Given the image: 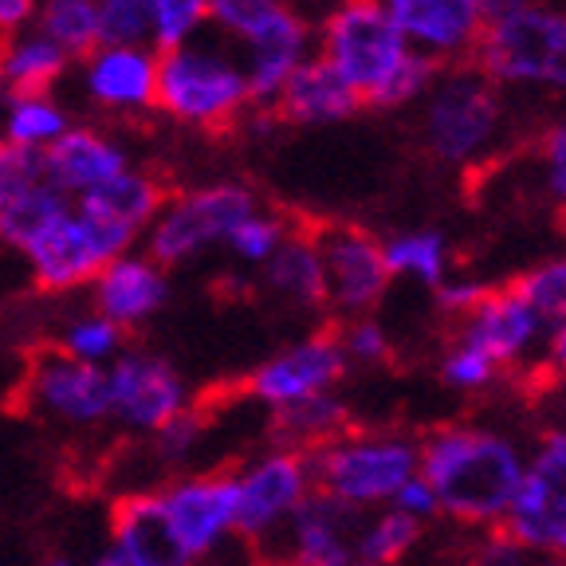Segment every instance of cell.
<instances>
[{
  "label": "cell",
  "mask_w": 566,
  "mask_h": 566,
  "mask_svg": "<svg viewBox=\"0 0 566 566\" xmlns=\"http://www.w3.org/2000/svg\"><path fill=\"white\" fill-rule=\"evenodd\" d=\"M166 197L169 193L158 177L130 166L115 181H106L95 193L80 197V201L71 205H75L80 221L87 224V232L95 237L106 264H111V260L126 256V252H134L142 244V237H146L150 221L158 217L161 205H166Z\"/></svg>",
  "instance_id": "14"
},
{
  "label": "cell",
  "mask_w": 566,
  "mask_h": 566,
  "mask_svg": "<svg viewBox=\"0 0 566 566\" xmlns=\"http://www.w3.org/2000/svg\"><path fill=\"white\" fill-rule=\"evenodd\" d=\"M4 98H9V83H4V67H0V106H4Z\"/></svg>",
  "instance_id": "52"
},
{
  "label": "cell",
  "mask_w": 566,
  "mask_h": 566,
  "mask_svg": "<svg viewBox=\"0 0 566 566\" xmlns=\"http://www.w3.org/2000/svg\"><path fill=\"white\" fill-rule=\"evenodd\" d=\"M287 12H292L287 0H209V20L224 35H232L240 48L252 44L272 24H280Z\"/></svg>",
  "instance_id": "36"
},
{
  "label": "cell",
  "mask_w": 566,
  "mask_h": 566,
  "mask_svg": "<svg viewBox=\"0 0 566 566\" xmlns=\"http://www.w3.org/2000/svg\"><path fill=\"white\" fill-rule=\"evenodd\" d=\"M523 558H527V551L504 527L488 531L484 543L476 547V566H523Z\"/></svg>",
  "instance_id": "46"
},
{
  "label": "cell",
  "mask_w": 566,
  "mask_h": 566,
  "mask_svg": "<svg viewBox=\"0 0 566 566\" xmlns=\"http://www.w3.org/2000/svg\"><path fill=\"white\" fill-rule=\"evenodd\" d=\"M272 424H275V444L315 452L350 429V409H346V401L338 394H323V398H311L303 406L272 413Z\"/></svg>",
  "instance_id": "28"
},
{
  "label": "cell",
  "mask_w": 566,
  "mask_h": 566,
  "mask_svg": "<svg viewBox=\"0 0 566 566\" xmlns=\"http://www.w3.org/2000/svg\"><path fill=\"white\" fill-rule=\"evenodd\" d=\"M311 40H315L311 24L292 9L280 24H272L264 35H256L252 44H244V63H240V67H244L252 106L272 111L283 83L292 80V71L311 55Z\"/></svg>",
  "instance_id": "23"
},
{
  "label": "cell",
  "mask_w": 566,
  "mask_h": 566,
  "mask_svg": "<svg viewBox=\"0 0 566 566\" xmlns=\"http://www.w3.org/2000/svg\"><path fill=\"white\" fill-rule=\"evenodd\" d=\"M44 566H75V563H67V558H52V563H44Z\"/></svg>",
  "instance_id": "53"
},
{
  "label": "cell",
  "mask_w": 566,
  "mask_h": 566,
  "mask_svg": "<svg viewBox=\"0 0 566 566\" xmlns=\"http://www.w3.org/2000/svg\"><path fill=\"white\" fill-rule=\"evenodd\" d=\"M543 193L566 217V123L551 126L543 134Z\"/></svg>",
  "instance_id": "44"
},
{
  "label": "cell",
  "mask_w": 566,
  "mask_h": 566,
  "mask_svg": "<svg viewBox=\"0 0 566 566\" xmlns=\"http://www.w3.org/2000/svg\"><path fill=\"white\" fill-rule=\"evenodd\" d=\"M547 370L563 374L566 378V315L558 323H551V335H547Z\"/></svg>",
  "instance_id": "49"
},
{
  "label": "cell",
  "mask_w": 566,
  "mask_h": 566,
  "mask_svg": "<svg viewBox=\"0 0 566 566\" xmlns=\"http://www.w3.org/2000/svg\"><path fill=\"white\" fill-rule=\"evenodd\" d=\"M111 547L138 566H193L161 520L154 492H130L111 515Z\"/></svg>",
  "instance_id": "25"
},
{
  "label": "cell",
  "mask_w": 566,
  "mask_h": 566,
  "mask_svg": "<svg viewBox=\"0 0 566 566\" xmlns=\"http://www.w3.org/2000/svg\"><path fill=\"white\" fill-rule=\"evenodd\" d=\"M315 495L311 452L272 444L232 472V500H237V539L264 547L275 539L292 515Z\"/></svg>",
  "instance_id": "7"
},
{
  "label": "cell",
  "mask_w": 566,
  "mask_h": 566,
  "mask_svg": "<svg viewBox=\"0 0 566 566\" xmlns=\"http://www.w3.org/2000/svg\"><path fill=\"white\" fill-rule=\"evenodd\" d=\"M315 240L327 272V307H335L343 318L370 315L394 283L381 256V240L358 224H331L318 229Z\"/></svg>",
  "instance_id": "13"
},
{
  "label": "cell",
  "mask_w": 566,
  "mask_h": 566,
  "mask_svg": "<svg viewBox=\"0 0 566 566\" xmlns=\"http://www.w3.org/2000/svg\"><path fill=\"white\" fill-rule=\"evenodd\" d=\"M83 566H138V563H130V558L123 555V551H115V547H106V551H98L91 563H83Z\"/></svg>",
  "instance_id": "51"
},
{
  "label": "cell",
  "mask_w": 566,
  "mask_h": 566,
  "mask_svg": "<svg viewBox=\"0 0 566 566\" xmlns=\"http://www.w3.org/2000/svg\"><path fill=\"white\" fill-rule=\"evenodd\" d=\"M98 48H154V0H95Z\"/></svg>",
  "instance_id": "35"
},
{
  "label": "cell",
  "mask_w": 566,
  "mask_h": 566,
  "mask_svg": "<svg viewBox=\"0 0 566 566\" xmlns=\"http://www.w3.org/2000/svg\"><path fill=\"white\" fill-rule=\"evenodd\" d=\"M381 256H386L389 275H406L424 287H441L449 280V240L433 229H413L381 240Z\"/></svg>",
  "instance_id": "32"
},
{
  "label": "cell",
  "mask_w": 566,
  "mask_h": 566,
  "mask_svg": "<svg viewBox=\"0 0 566 566\" xmlns=\"http://www.w3.org/2000/svg\"><path fill=\"white\" fill-rule=\"evenodd\" d=\"M389 507H398V512H406V515H413L417 523H429V520H437L441 515V507H437V495H433V488L424 484L421 476H413L406 488H401L398 495H394V504Z\"/></svg>",
  "instance_id": "47"
},
{
  "label": "cell",
  "mask_w": 566,
  "mask_h": 566,
  "mask_svg": "<svg viewBox=\"0 0 566 566\" xmlns=\"http://www.w3.org/2000/svg\"><path fill=\"white\" fill-rule=\"evenodd\" d=\"M24 401L32 413L63 429H98L111 421V398H106V370L83 366L60 350L35 358L24 381Z\"/></svg>",
  "instance_id": "15"
},
{
  "label": "cell",
  "mask_w": 566,
  "mask_h": 566,
  "mask_svg": "<svg viewBox=\"0 0 566 566\" xmlns=\"http://www.w3.org/2000/svg\"><path fill=\"white\" fill-rule=\"evenodd\" d=\"M338 346H343L346 363L354 366H381L389 358V350H394L389 331L374 315L346 318V327L338 331Z\"/></svg>",
  "instance_id": "42"
},
{
  "label": "cell",
  "mask_w": 566,
  "mask_h": 566,
  "mask_svg": "<svg viewBox=\"0 0 566 566\" xmlns=\"http://www.w3.org/2000/svg\"><path fill=\"white\" fill-rule=\"evenodd\" d=\"M0 67L9 95H52L55 83L67 75L71 60L40 32H17L0 40Z\"/></svg>",
  "instance_id": "27"
},
{
  "label": "cell",
  "mask_w": 566,
  "mask_h": 566,
  "mask_svg": "<svg viewBox=\"0 0 566 566\" xmlns=\"http://www.w3.org/2000/svg\"><path fill=\"white\" fill-rule=\"evenodd\" d=\"M35 0H0V40L24 32L28 24L35 20Z\"/></svg>",
  "instance_id": "48"
},
{
  "label": "cell",
  "mask_w": 566,
  "mask_h": 566,
  "mask_svg": "<svg viewBox=\"0 0 566 566\" xmlns=\"http://www.w3.org/2000/svg\"><path fill=\"white\" fill-rule=\"evenodd\" d=\"M354 111H363L358 95L315 52L292 71V80L283 83L280 98L272 103V115H280L283 123H295V126H331L350 118Z\"/></svg>",
  "instance_id": "24"
},
{
  "label": "cell",
  "mask_w": 566,
  "mask_h": 566,
  "mask_svg": "<svg viewBox=\"0 0 566 566\" xmlns=\"http://www.w3.org/2000/svg\"><path fill=\"white\" fill-rule=\"evenodd\" d=\"M201 437H205V413L189 406L186 413L174 417L169 424H161L158 433L150 437L154 460H158V464H166V469H181V464H189V460H193Z\"/></svg>",
  "instance_id": "41"
},
{
  "label": "cell",
  "mask_w": 566,
  "mask_h": 566,
  "mask_svg": "<svg viewBox=\"0 0 566 566\" xmlns=\"http://www.w3.org/2000/svg\"><path fill=\"white\" fill-rule=\"evenodd\" d=\"M67 209H71V197H63L48 181H35L32 189H24L9 209L0 212V244L24 256L28 248L44 237Z\"/></svg>",
  "instance_id": "31"
},
{
  "label": "cell",
  "mask_w": 566,
  "mask_h": 566,
  "mask_svg": "<svg viewBox=\"0 0 566 566\" xmlns=\"http://www.w3.org/2000/svg\"><path fill=\"white\" fill-rule=\"evenodd\" d=\"M158 48H95L83 60V95L111 115H146L158 103Z\"/></svg>",
  "instance_id": "18"
},
{
  "label": "cell",
  "mask_w": 566,
  "mask_h": 566,
  "mask_svg": "<svg viewBox=\"0 0 566 566\" xmlns=\"http://www.w3.org/2000/svg\"><path fill=\"white\" fill-rule=\"evenodd\" d=\"M35 181H44V166H40V154L17 150L0 138V212L9 209L24 189H32Z\"/></svg>",
  "instance_id": "43"
},
{
  "label": "cell",
  "mask_w": 566,
  "mask_h": 566,
  "mask_svg": "<svg viewBox=\"0 0 566 566\" xmlns=\"http://www.w3.org/2000/svg\"><path fill=\"white\" fill-rule=\"evenodd\" d=\"M531 0H480V9H484V20H500L507 12H520L527 9Z\"/></svg>",
  "instance_id": "50"
},
{
  "label": "cell",
  "mask_w": 566,
  "mask_h": 566,
  "mask_svg": "<svg viewBox=\"0 0 566 566\" xmlns=\"http://www.w3.org/2000/svg\"><path fill=\"white\" fill-rule=\"evenodd\" d=\"M476 71L504 87H566V12L531 0L527 9L488 20L472 52Z\"/></svg>",
  "instance_id": "5"
},
{
  "label": "cell",
  "mask_w": 566,
  "mask_h": 566,
  "mask_svg": "<svg viewBox=\"0 0 566 566\" xmlns=\"http://www.w3.org/2000/svg\"><path fill=\"white\" fill-rule=\"evenodd\" d=\"M35 20H40L35 32L48 35L67 60H87L98 48L95 0H44L35 9Z\"/></svg>",
  "instance_id": "33"
},
{
  "label": "cell",
  "mask_w": 566,
  "mask_h": 566,
  "mask_svg": "<svg viewBox=\"0 0 566 566\" xmlns=\"http://www.w3.org/2000/svg\"><path fill=\"white\" fill-rule=\"evenodd\" d=\"M433 292H437V307L460 323V318L472 315V307L484 300L488 287H484V283H476V280H444L441 287H433Z\"/></svg>",
  "instance_id": "45"
},
{
  "label": "cell",
  "mask_w": 566,
  "mask_h": 566,
  "mask_svg": "<svg viewBox=\"0 0 566 566\" xmlns=\"http://www.w3.org/2000/svg\"><path fill=\"white\" fill-rule=\"evenodd\" d=\"M169 300V275L154 264L146 252H126V256L103 264V272L91 280V311L111 318L118 331H134L150 323Z\"/></svg>",
  "instance_id": "20"
},
{
  "label": "cell",
  "mask_w": 566,
  "mask_h": 566,
  "mask_svg": "<svg viewBox=\"0 0 566 566\" xmlns=\"http://www.w3.org/2000/svg\"><path fill=\"white\" fill-rule=\"evenodd\" d=\"M346 370H350V363L338 346V335L315 331V335L264 358L248 374L244 394L260 401L268 413H283V409L303 406V401L323 398V394H338V381L346 378Z\"/></svg>",
  "instance_id": "12"
},
{
  "label": "cell",
  "mask_w": 566,
  "mask_h": 566,
  "mask_svg": "<svg viewBox=\"0 0 566 566\" xmlns=\"http://www.w3.org/2000/svg\"><path fill=\"white\" fill-rule=\"evenodd\" d=\"M287 224L275 217V212H264L256 209L252 217H244V221L237 224V229L229 232V240H224V248H229V256L237 260V264H248V268H264L268 260L280 252V244L287 240Z\"/></svg>",
  "instance_id": "37"
},
{
  "label": "cell",
  "mask_w": 566,
  "mask_h": 566,
  "mask_svg": "<svg viewBox=\"0 0 566 566\" xmlns=\"http://www.w3.org/2000/svg\"><path fill=\"white\" fill-rule=\"evenodd\" d=\"M260 272H264V287L283 303L303 311L327 307V272H323L315 232H287L280 252Z\"/></svg>",
  "instance_id": "26"
},
{
  "label": "cell",
  "mask_w": 566,
  "mask_h": 566,
  "mask_svg": "<svg viewBox=\"0 0 566 566\" xmlns=\"http://www.w3.org/2000/svg\"><path fill=\"white\" fill-rule=\"evenodd\" d=\"M547 566H566V558H547Z\"/></svg>",
  "instance_id": "54"
},
{
  "label": "cell",
  "mask_w": 566,
  "mask_h": 566,
  "mask_svg": "<svg viewBox=\"0 0 566 566\" xmlns=\"http://www.w3.org/2000/svg\"><path fill=\"white\" fill-rule=\"evenodd\" d=\"M256 209V193L240 181H212V186L181 189V193L166 197V205L142 237V248L154 264L169 272V268L189 264V260L205 256L209 248L224 244L229 232Z\"/></svg>",
  "instance_id": "6"
},
{
  "label": "cell",
  "mask_w": 566,
  "mask_h": 566,
  "mask_svg": "<svg viewBox=\"0 0 566 566\" xmlns=\"http://www.w3.org/2000/svg\"><path fill=\"white\" fill-rule=\"evenodd\" d=\"M350 566H374V563H358V558H354V563Z\"/></svg>",
  "instance_id": "55"
},
{
  "label": "cell",
  "mask_w": 566,
  "mask_h": 566,
  "mask_svg": "<svg viewBox=\"0 0 566 566\" xmlns=\"http://www.w3.org/2000/svg\"><path fill=\"white\" fill-rule=\"evenodd\" d=\"M60 354H67V358H75V363L83 366H98V370H106V366L115 363L118 354L126 350V331H118L111 318L103 315H80L71 318L67 327H63L60 335V346H55Z\"/></svg>",
  "instance_id": "34"
},
{
  "label": "cell",
  "mask_w": 566,
  "mask_h": 566,
  "mask_svg": "<svg viewBox=\"0 0 566 566\" xmlns=\"http://www.w3.org/2000/svg\"><path fill=\"white\" fill-rule=\"evenodd\" d=\"M315 492L354 515L394 504L417 476V441L394 429H346L311 452Z\"/></svg>",
  "instance_id": "3"
},
{
  "label": "cell",
  "mask_w": 566,
  "mask_h": 566,
  "mask_svg": "<svg viewBox=\"0 0 566 566\" xmlns=\"http://www.w3.org/2000/svg\"><path fill=\"white\" fill-rule=\"evenodd\" d=\"M543 331H547V323L512 287H500V292L488 287V295L472 307V315L460 318V327L452 338L476 346L480 354H488L504 370V366L527 363L531 354L539 350Z\"/></svg>",
  "instance_id": "19"
},
{
  "label": "cell",
  "mask_w": 566,
  "mask_h": 566,
  "mask_svg": "<svg viewBox=\"0 0 566 566\" xmlns=\"http://www.w3.org/2000/svg\"><path fill=\"white\" fill-rule=\"evenodd\" d=\"M512 292L527 303L543 323H558L566 315V256L558 260H543L531 272H523L520 280L512 283Z\"/></svg>",
  "instance_id": "38"
},
{
  "label": "cell",
  "mask_w": 566,
  "mask_h": 566,
  "mask_svg": "<svg viewBox=\"0 0 566 566\" xmlns=\"http://www.w3.org/2000/svg\"><path fill=\"white\" fill-rule=\"evenodd\" d=\"M24 260H28V272H32V283L48 295H67V292H80V287H91V280L106 264L103 248L95 244L87 224L80 221L75 205L28 248Z\"/></svg>",
  "instance_id": "22"
},
{
  "label": "cell",
  "mask_w": 566,
  "mask_h": 566,
  "mask_svg": "<svg viewBox=\"0 0 566 566\" xmlns=\"http://www.w3.org/2000/svg\"><path fill=\"white\" fill-rule=\"evenodd\" d=\"M318 60L338 71V80L363 106L394 111L429 95L441 67L406 44L378 0H338L318 28Z\"/></svg>",
  "instance_id": "2"
},
{
  "label": "cell",
  "mask_w": 566,
  "mask_h": 566,
  "mask_svg": "<svg viewBox=\"0 0 566 566\" xmlns=\"http://www.w3.org/2000/svg\"><path fill=\"white\" fill-rule=\"evenodd\" d=\"M40 166H44L48 186H55L71 201H80V197L95 193L106 181H115L118 174H126L130 169V154H126L123 142L95 130V126H67L40 154Z\"/></svg>",
  "instance_id": "21"
},
{
  "label": "cell",
  "mask_w": 566,
  "mask_h": 566,
  "mask_svg": "<svg viewBox=\"0 0 566 566\" xmlns=\"http://www.w3.org/2000/svg\"><path fill=\"white\" fill-rule=\"evenodd\" d=\"M504 531L527 555L566 558V433H547L527 452Z\"/></svg>",
  "instance_id": "9"
},
{
  "label": "cell",
  "mask_w": 566,
  "mask_h": 566,
  "mask_svg": "<svg viewBox=\"0 0 566 566\" xmlns=\"http://www.w3.org/2000/svg\"><path fill=\"white\" fill-rule=\"evenodd\" d=\"M67 126V111L52 95H9L0 106V138L17 150L44 154Z\"/></svg>",
  "instance_id": "29"
},
{
  "label": "cell",
  "mask_w": 566,
  "mask_h": 566,
  "mask_svg": "<svg viewBox=\"0 0 566 566\" xmlns=\"http://www.w3.org/2000/svg\"><path fill=\"white\" fill-rule=\"evenodd\" d=\"M527 449L492 424H441L417 444V476L437 507L464 527H504Z\"/></svg>",
  "instance_id": "1"
},
{
  "label": "cell",
  "mask_w": 566,
  "mask_h": 566,
  "mask_svg": "<svg viewBox=\"0 0 566 566\" xmlns=\"http://www.w3.org/2000/svg\"><path fill=\"white\" fill-rule=\"evenodd\" d=\"M106 398H111V421L142 437H154L161 424L193 406L189 381L169 358L130 346L106 366Z\"/></svg>",
  "instance_id": "11"
},
{
  "label": "cell",
  "mask_w": 566,
  "mask_h": 566,
  "mask_svg": "<svg viewBox=\"0 0 566 566\" xmlns=\"http://www.w3.org/2000/svg\"><path fill=\"white\" fill-rule=\"evenodd\" d=\"M378 4L406 35V44L437 67L469 60L488 24L480 0H378Z\"/></svg>",
  "instance_id": "17"
},
{
  "label": "cell",
  "mask_w": 566,
  "mask_h": 566,
  "mask_svg": "<svg viewBox=\"0 0 566 566\" xmlns=\"http://www.w3.org/2000/svg\"><path fill=\"white\" fill-rule=\"evenodd\" d=\"M500 134L495 87L480 71L457 67L437 75L424 103V146L449 166H469Z\"/></svg>",
  "instance_id": "8"
},
{
  "label": "cell",
  "mask_w": 566,
  "mask_h": 566,
  "mask_svg": "<svg viewBox=\"0 0 566 566\" xmlns=\"http://www.w3.org/2000/svg\"><path fill=\"white\" fill-rule=\"evenodd\" d=\"M154 504L166 520L177 547L189 563L212 558L229 539H237V500L232 472H186L154 488Z\"/></svg>",
  "instance_id": "10"
},
{
  "label": "cell",
  "mask_w": 566,
  "mask_h": 566,
  "mask_svg": "<svg viewBox=\"0 0 566 566\" xmlns=\"http://www.w3.org/2000/svg\"><path fill=\"white\" fill-rule=\"evenodd\" d=\"M495 378H500V366L460 338H452L449 350L441 354V381L457 394H480V389L495 386Z\"/></svg>",
  "instance_id": "40"
},
{
  "label": "cell",
  "mask_w": 566,
  "mask_h": 566,
  "mask_svg": "<svg viewBox=\"0 0 566 566\" xmlns=\"http://www.w3.org/2000/svg\"><path fill=\"white\" fill-rule=\"evenodd\" d=\"M363 515L346 512L327 495H311L307 504L292 515V523L268 539L260 551L264 566H350L354 535Z\"/></svg>",
  "instance_id": "16"
},
{
  "label": "cell",
  "mask_w": 566,
  "mask_h": 566,
  "mask_svg": "<svg viewBox=\"0 0 566 566\" xmlns=\"http://www.w3.org/2000/svg\"><path fill=\"white\" fill-rule=\"evenodd\" d=\"M252 106L244 67L229 52L201 40L169 48L158 55V103L154 111L193 130L221 134L244 118Z\"/></svg>",
  "instance_id": "4"
},
{
  "label": "cell",
  "mask_w": 566,
  "mask_h": 566,
  "mask_svg": "<svg viewBox=\"0 0 566 566\" xmlns=\"http://www.w3.org/2000/svg\"><path fill=\"white\" fill-rule=\"evenodd\" d=\"M209 24V0H154V48L169 52L201 35Z\"/></svg>",
  "instance_id": "39"
},
{
  "label": "cell",
  "mask_w": 566,
  "mask_h": 566,
  "mask_svg": "<svg viewBox=\"0 0 566 566\" xmlns=\"http://www.w3.org/2000/svg\"><path fill=\"white\" fill-rule=\"evenodd\" d=\"M421 535H424V523H417L413 515L398 512V507H378V512H366L358 520L354 555H358V563L398 566L401 558L413 555Z\"/></svg>",
  "instance_id": "30"
}]
</instances>
